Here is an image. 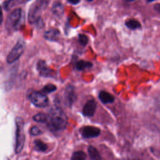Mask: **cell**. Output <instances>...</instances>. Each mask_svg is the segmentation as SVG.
Segmentation results:
<instances>
[{
    "label": "cell",
    "instance_id": "obj_2",
    "mask_svg": "<svg viewBox=\"0 0 160 160\" xmlns=\"http://www.w3.org/2000/svg\"><path fill=\"white\" fill-rule=\"evenodd\" d=\"M49 0H36L30 6L28 11V21L31 24H38L41 21L43 11L46 8Z\"/></svg>",
    "mask_w": 160,
    "mask_h": 160
},
{
    "label": "cell",
    "instance_id": "obj_9",
    "mask_svg": "<svg viewBox=\"0 0 160 160\" xmlns=\"http://www.w3.org/2000/svg\"><path fill=\"white\" fill-rule=\"evenodd\" d=\"M96 102L94 99H91L88 101L82 108V114L85 116L91 117L92 116L96 109Z\"/></svg>",
    "mask_w": 160,
    "mask_h": 160
},
{
    "label": "cell",
    "instance_id": "obj_21",
    "mask_svg": "<svg viewBox=\"0 0 160 160\" xmlns=\"http://www.w3.org/2000/svg\"><path fill=\"white\" fill-rule=\"evenodd\" d=\"M56 89H57V88L55 85L52 84H48L46 85L45 86H44L41 91L43 93L49 94V93L55 91L56 90Z\"/></svg>",
    "mask_w": 160,
    "mask_h": 160
},
{
    "label": "cell",
    "instance_id": "obj_5",
    "mask_svg": "<svg viewBox=\"0 0 160 160\" xmlns=\"http://www.w3.org/2000/svg\"><path fill=\"white\" fill-rule=\"evenodd\" d=\"M25 44L22 40H19L7 56V62L9 64L16 61L24 51Z\"/></svg>",
    "mask_w": 160,
    "mask_h": 160
},
{
    "label": "cell",
    "instance_id": "obj_20",
    "mask_svg": "<svg viewBox=\"0 0 160 160\" xmlns=\"http://www.w3.org/2000/svg\"><path fill=\"white\" fill-rule=\"evenodd\" d=\"M86 158V154L81 151L74 152L72 154L71 157V159L72 160H84Z\"/></svg>",
    "mask_w": 160,
    "mask_h": 160
},
{
    "label": "cell",
    "instance_id": "obj_13",
    "mask_svg": "<svg viewBox=\"0 0 160 160\" xmlns=\"http://www.w3.org/2000/svg\"><path fill=\"white\" fill-rule=\"evenodd\" d=\"M29 1L31 0H8L4 3V8L6 10H8L17 4H24Z\"/></svg>",
    "mask_w": 160,
    "mask_h": 160
},
{
    "label": "cell",
    "instance_id": "obj_3",
    "mask_svg": "<svg viewBox=\"0 0 160 160\" xmlns=\"http://www.w3.org/2000/svg\"><path fill=\"white\" fill-rule=\"evenodd\" d=\"M16 146L15 152L20 153L22 150L25 142V134L24 131V121L21 117L16 118Z\"/></svg>",
    "mask_w": 160,
    "mask_h": 160
},
{
    "label": "cell",
    "instance_id": "obj_12",
    "mask_svg": "<svg viewBox=\"0 0 160 160\" xmlns=\"http://www.w3.org/2000/svg\"><path fill=\"white\" fill-rule=\"evenodd\" d=\"M99 98L104 104L111 103L114 101V97L110 93L104 91H102L99 92Z\"/></svg>",
    "mask_w": 160,
    "mask_h": 160
},
{
    "label": "cell",
    "instance_id": "obj_11",
    "mask_svg": "<svg viewBox=\"0 0 160 160\" xmlns=\"http://www.w3.org/2000/svg\"><path fill=\"white\" fill-rule=\"evenodd\" d=\"M60 36V32L57 29H50L48 31H46L44 32V38L48 40L51 41H57L59 39V37Z\"/></svg>",
    "mask_w": 160,
    "mask_h": 160
},
{
    "label": "cell",
    "instance_id": "obj_27",
    "mask_svg": "<svg viewBox=\"0 0 160 160\" xmlns=\"http://www.w3.org/2000/svg\"><path fill=\"white\" fill-rule=\"evenodd\" d=\"M124 2H132V1H134L135 0H122Z\"/></svg>",
    "mask_w": 160,
    "mask_h": 160
},
{
    "label": "cell",
    "instance_id": "obj_6",
    "mask_svg": "<svg viewBox=\"0 0 160 160\" xmlns=\"http://www.w3.org/2000/svg\"><path fill=\"white\" fill-rule=\"evenodd\" d=\"M31 102L36 107L44 108L49 103L48 98L42 92L32 91L29 96Z\"/></svg>",
    "mask_w": 160,
    "mask_h": 160
},
{
    "label": "cell",
    "instance_id": "obj_14",
    "mask_svg": "<svg viewBox=\"0 0 160 160\" xmlns=\"http://www.w3.org/2000/svg\"><path fill=\"white\" fill-rule=\"evenodd\" d=\"M125 25L127 28H128L129 29H132V30H135V29H139L141 26V23L138 21L134 19H129L127 20L125 22Z\"/></svg>",
    "mask_w": 160,
    "mask_h": 160
},
{
    "label": "cell",
    "instance_id": "obj_28",
    "mask_svg": "<svg viewBox=\"0 0 160 160\" xmlns=\"http://www.w3.org/2000/svg\"><path fill=\"white\" fill-rule=\"evenodd\" d=\"M148 2H153V1H156V0H146Z\"/></svg>",
    "mask_w": 160,
    "mask_h": 160
},
{
    "label": "cell",
    "instance_id": "obj_23",
    "mask_svg": "<svg viewBox=\"0 0 160 160\" xmlns=\"http://www.w3.org/2000/svg\"><path fill=\"white\" fill-rule=\"evenodd\" d=\"M42 133V131L41 129L36 126H34L31 128L30 130V134L32 136H38Z\"/></svg>",
    "mask_w": 160,
    "mask_h": 160
},
{
    "label": "cell",
    "instance_id": "obj_1",
    "mask_svg": "<svg viewBox=\"0 0 160 160\" xmlns=\"http://www.w3.org/2000/svg\"><path fill=\"white\" fill-rule=\"evenodd\" d=\"M46 122L51 130L61 131L67 126L68 118L60 107L54 106L49 111Z\"/></svg>",
    "mask_w": 160,
    "mask_h": 160
},
{
    "label": "cell",
    "instance_id": "obj_22",
    "mask_svg": "<svg viewBox=\"0 0 160 160\" xmlns=\"http://www.w3.org/2000/svg\"><path fill=\"white\" fill-rule=\"evenodd\" d=\"M78 39H79V43L82 45V46H85L87 44L88 42V37L84 35V34H79V37H78Z\"/></svg>",
    "mask_w": 160,
    "mask_h": 160
},
{
    "label": "cell",
    "instance_id": "obj_29",
    "mask_svg": "<svg viewBox=\"0 0 160 160\" xmlns=\"http://www.w3.org/2000/svg\"><path fill=\"white\" fill-rule=\"evenodd\" d=\"M88 1H89V2H91V1H92L93 0H87Z\"/></svg>",
    "mask_w": 160,
    "mask_h": 160
},
{
    "label": "cell",
    "instance_id": "obj_7",
    "mask_svg": "<svg viewBox=\"0 0 160 160\" xmlns=\"http://www.w3.org/2000/svg\"><path fill=\"white\" fill-rule=\"evenodd\" d=\"M81 134L84 138L89 139L98 136L101 132L100 129L94 126H86L81 128L79 130Z\"/></svg>",
    "mask_w": 160,
    "mask_h": 160
},
{
    "label": "cell",
    "instance_id": "obj_17",
    "mask_svg": "<svg viewBox=\"0 0 160 160\" xmlns=\"http://www.w3.org/2000/svg\"><path fill=\"white\" fill-rule=\"evenodd\" d=\"M52 11L57 16H60L63 12V6L58 2H55L52 7Z\"/></svg>",
    "mask_w": 160,
    "mask_h": 160
},
{
    "label": "cell",
    "instance_id": "obj_15",
    "mask_svg": "<svg viewBox=\"0 0 160 160\" xmlns=\"http://www.w3.org/2000/svg\"><path fill=\"white\" fill-rule=\"evenodd\" d=\"M92 64L89 61L81 60L78 61L76 64V68L79 71H84L86 69H89L92 67Z\"/></svg>",
    "mask_w": 160,
    "mask_h": 160
},
{
    "label": "cell",
    "instance_id": "obj_26",
    "mask_svg": "<svg viewBox=\"0 0 160 160\" xmlns=\"http://www.w3.org/2000/svg\"><path fill=\"white\" fill-rule=\"evenodd\" d=\"M3 20V14L2 11V8L0 7V25L2 24Z\"/></svg>",
    "mask_w": 160,
    "mask_h": 160
},
{
    "label": "cell",
    "instance_id": "obj_4",
    "mask_svg": "<svg viewBox=\"0 0 160 160\" xmlns=\"http://www.w3.org/2000/svg\"><path fill=\"white\" fill-rule=\"evenodd\" d=\"M22 11L21 8H16L8 16L6 22V28L8 31H14L18 29L21 19Z\"/></svg>",
    "mask_w": 160,
    "mask_h": 160
},
{
    "label": "cell",
    "instance_id": "obj_18",
    "mask_svg": "<svg viewBox=\"0 0 160 160\" xmlns=\"http://www.w3.org/2000/svg\"><path fill=\"white\" fill-rule=\"evenodd\" d=\"M34 144L35 149L37 150L38 151L44 152L46 151V149H48L47 145L40 140H36L34 142Z\"/></svg>",
    "mask_w": 160,
    "mask_h": 160
},
{
    "label": "cell",
    "instance_id": "obj_24",
    "mask_svg": "<svg viewBox=\"0 0 160 160\" xmlns=\"http://www.w3.org/2000/svg\"><path fill=\"white\" fill-rule=\"evenodd\" d=\"M154 9L156 11L160 13V3H157L154 6Z\"/></svg>",
    "mask_w": 160,
    "mask_h": 160
},
{
    "label": "cell",
    "instance_id": "obj_10",
    "mask_svg": "<svg viewBox=\"0 0 160 160\" xmlns=\"http://www.w3.org/2000/svg\"><path fill=\"white\" fill-rule=\"evenodd\" d=\"M64 99L66 104L69 106L72 105L75 101L76 99V95L73 86H69L67 87L64 93Z\"/></svg>",
    "mask_w": 160,
    "mask_h": 160
},
{
    "label": "cell",
    "instance_id": "obj_16",
    "mask_svg": "<svg viewBox=\"0 0 160 160\" xmlns=\"http://www.w3.org/2000/svg\"><path fill=\"white\" fill-rule=\"evenodd\" d=\"M88 153L91 159H101L99 152L93 146H89L88 148Z\"/></svg>",
    "mask_w": 160,
    "mask_h": 160
},
{
    "label": "cell",
    "instance_id": "obj_25",
    "mask_svg": "<svg viewBox=\"0 0 160 160\" xmlns=\"http://www.w3.org/2000/svg\"><path fill=\"white\" fill-rule=\"evenodd\" d=\"M70 4L75 5V4H78L81 0H67Z\"/></svg>",
    "mask_w": 160,
    "mask_h": 160
},
{
    "label": "cell",
    "instance_id": "obj_8",
    "mask_svg": "<svg viewBox=\"0 0 160 160\" xmlns=\"http://www.w3.org/2000/svg\"><path fill=\"white\" fill-rule=\"evenodd\" d=\"M37 69L39 74L44 77L52 78L56 76V72L50 69L44 61H39L37 63Z\"/></svg>",
    "mask_w": 160,
    "mask_h": 160
},
{
    "label": "cell",
    "instance_id": "obj_19",
    "mask_svg": "<svg viewBox=\"0 0 160 160\" xmlns=\"http://www.w3.org/2000/svg\"><path fill=\"white\" fill-rule=\"evenodd\" d=\"M32 119L34 121L38 122H46L47 119H48V115L42 112L38 113L32 117Z\"/></svg>",
    "mask_w": 160,
    "mask_h": 160
}]
</instances>
